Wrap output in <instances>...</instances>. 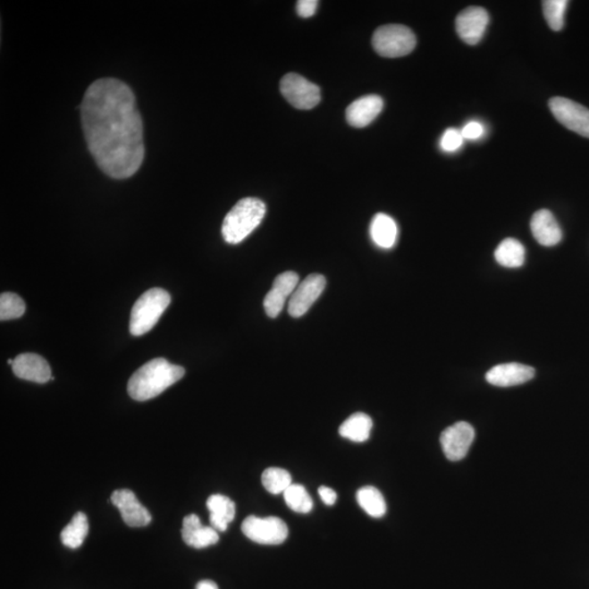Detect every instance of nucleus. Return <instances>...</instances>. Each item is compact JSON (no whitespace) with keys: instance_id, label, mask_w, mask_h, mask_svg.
I'll use <instances>...</instances> for the list:
<instances>
[{"instance_id":"obj_11","label":"nucleus","mask_w":589,"mask_h":589,"mask_svg":"<svg viewBox=\"0 0 589 589\" xmlns=\"http://www.w3.org/2000/svg\"><path fill=\"white\" fill-rule=\"evenodd\" d=\"M489 23V14L482 7H468L463 10L457 18V32L459 37L468 46H476L482 41Z\"/></svg>"},{"instance_id":"obj_27","label":"nucleus","mask_w":589,"mask_h":589,"mask_svg":"<svg viewBox=\"0 0 589 589\" xmlns=\"http://www.w3.org/2000/svg\"><path fill=\"white\" fill-rule=\"evenodd\" d=\"M26 313V304L21 297L14 293L0 295V320L7 321L21 318Z\"/></svg>"},{"instance_id":"obj_23","label":"nucleus","mask_w":589,"mask_h":589,"mask_svg":"<svg viewBox=\"0 0 589 589\" xmlns=\"http://www.w3.org/2000/svg\"><path fill=\"white\" fill-rule=\"evenodd\" d=\"M494 258L498 264L506 267H519L524 265V246L517 240L507 239L494 251Z\"/></svg>"},{"instance_id":"obj_10","label":"nucleus","mask_w":589,"mask_h":589,"mask_svg":"<svg viewBox=\"0 0 589 589\" xmlns=\"http://www.w3.org/2000/svg\"><path fill=\"white\" fill-rule=\"evenodd\" d=\"M326 280L321 274H310L306 277L303 283L297 286L293 295L290 297L289 314L293 318H300L307 314L319 299L325 289Z\"/></svg>"},{"instance_id":"obj_1","label":"nucleus","mask_w":589,"mask_h":589,"mask_svg":"<svg viewBox=\"0 0 589 589\" xmlns=\"http://www.w3.org/2000/svg\"><path fill=\"white\" fill-rule=\"evenodd\" d=\"M79 108L88 151L101 171L114 180L135 175L145 158V142L131 88L117 79H100L88 88Z\"/></svg>"},{"instance_id":"obj_16","label":"nucleus","mask_w":589,"mask_h":589,"mask_svg":"<svg viewBox=\"0 0 589 589\" xmlns=\"http://www.w3.org/2000/svg\"><path fill=\"white\" fill-rule=\"evenodd\" d=\"M383 110V100L379 96H366L350 104L346 110V120L350 126L364 128L370 125Z\"/></svg>"},{"instance_id":"obj_32","label":"nucleus","mask_w":589,"mask_h":589,"mask_svg":"<svg viewBox=\"0 0 589 589\" xmlns=\"http://www.w3.org/2000/svg\"><path fill=\"white\" fill-rule=\"evenodd\" d=\"M319 496L326 506H333L336 500H338V494H336L334 490L324 486L319 488Z\"/></svg>"},{"instance_id":"obj_28","label":"nucleus","mask_w":589,"mask_h":589,"mask_svg":"<svg viewBox=\"0 0 589 589\" xmlns=\"http://www.w3.org/2000/svg\"><path fill=\"white\" fill-rule=\"evenodd\" d=\"M567 0H546L543 2V16L553 31H561L564 27V13L568 8Z\"/></svg>"},{"instance_id":"obj_15","label":"nucleus","mask_w":589,"mask_h":589,"mask_svg":"<svg viewBox=\"0 0 589 589\" xmlns=\"http://www.w3.org/2000/svg\"><path fill=\"white\" fill-rule=\"evenodd\" d=\"M534 377V368L518 363L498 365L496 367L490 369L486 374V379L490 384L501 388L526 383Z\"/></svg>"},{"instance_id":"obj_30","label":"nucleus","mask_w":589,"mask_h":589,"mask_svg":"<svg viewBox=\"0 0 589 589\" xmlns=\"http://www.w3.org/2000/svg\"><path fill=\"white\" fill-rule=\"evenodd\" d=\"M460 132H462L464 139H468V140H477V139L483 137L484 130L482 123L478 122H470Z\"/></svg>"},{"instance_id":"obj_9","label":"nucleus","mask_w":589,"mask_h":589,"mask_svg":"<svg viewBox=\"0 0 589 589\" xmlns=\"http://www.w3.org/2000/svg\"><path fill=\"white\" fill-rule=\"evenodd\" d=\"M475 439L472 425L459 422L444 430L440 437L443 453L452 462L467 457Z\"/></svg>"},{"instance_id":"obj_33","label":"nucleus","mask_w":589,"mask_h":589,"mask_svg":"<svg viewBox=\"0 0 589 589\" xmlns=\"http://www.w3.org/2000/svg\"><path fill=\"white\" fill-rule=\"evenodd\" d=\"M197 589H219L215 582L206 580L198 583Z\"/></svg>"},{"instance_id":"obj_20","label":"nucleus","mask_w":589,"mask_h":589,"mask_svg":"<svg viewBox=\"0 0 589 589\" xmlns=\"http://www.w3.org/2000/svg\"><path fill=\"white\" fill-rule=\"evenodd\" d=\"M398 225L392 217L384 215V213H378L371 221L370 224V236L371 240L380 248L390 249L395 245L398 240Z\"/></svg>"},{"instance_id":"obj_29","label":"nucleus","mask_w":589,"mask_h":589,"mask_svg":"<svg viewBox=\"0 0 589 589\" xmlns=\"http://www.w3.org/2000/svg\"><path fill=\"white\" fill-rule=\"evenodd\" d=\"M463 141L462 132L454 130V128H449L443 133L440 146H442V150L445 152H455L462 147Z\"/></svg>"},{"instance_id":"obj_3","label":"nucleus","mask_w":589,"mask_h":589,"mask_svg":"<svg viewBox=\"0 0 589 589\" xmlns=\"http://www.w3.org/2000/svg\"><path fill=\"white\" fill-rule=\"evenodd\" d=\"M266 206L258 198H244L225 216L222 236L227 244L237 245L244 241L265 215Z\"/></svg>"},{"instance_id":"obj_13","label":"nucleus","mask_w":589,"mask_h":589,"mask_svg":"<svg viewBox=\"0 0 589 589\" xmlns=\"http://www.w3.org/2000/svg\"><path fill=\"white\" fill-rule=\"evenodd\" d=\"M299 276L293 271H287L275 277L273 286L266 294L264 306L265 314L274 319L283 310L285 301L293 295L299 286Z\"/></svg>"},{"instance_id":"obj_2","label":"nucleus","mask_w":589,"mask_h":589,"mask_svg":"<svg viewBox=\"0 0 589 589\" xmlns=\"http://www.w3.org/2000/svg\"><path fill=\"white\" fill-rule=\"evenodd\" d=\"M185 369L164 358H156L139 368L128 383V394L139 402L156 398L185 375Z\"/></svg>"},{"instance_id":"obj_6","label":"nucleus","mask_w":589,"mask_h":589,"mask_svg":"<svg viewBox=\"0 0 589 589\" xmlns=\"http://www.w3.org/2000/svg\"><path fill=\"white\" fill-rule=\"evenodd\" d=\"M241 531L250 541L260 544L283 543L289 536V528L283 519L275 517H247L241 525Z\"/></svg>"},{"instance_id":"obj_17","label":"nucleus","mask_w":589,"mask_h":589,"mask_svg":"<svg viewBox=\"0 0 589 589\" xmlns=\"http://www.w3.org/2000/svg\"><path fill=\"white\" fill-rule=\"evenodd\" d=\"M181 537L192 548L202 549L219 542V534L212 526H203L196 514H190L182 522Z\"/></svg>"},{"instance_id":"obj_18","label":"nucleus","mask_w":589,"mask_h":589,"mask_svg":"<svg viewBox=\"0 0 589 589\" xmlns=\"http://www.w3.org/2000/svg\"><path fill=\"white\" fill-rule=\"evenodd\" d=\"M531 230L534 240L544 247H552L562 240V231L551 211L539 210L532 217Z\"/></svg>"},{"instance_id":"obj_25","label":"nucleus","mask_w":589,"mask_h":589,"mask_svg":"<svg viewBox=\"0 0 589 589\" xmlns=\"http://www.w3.org/2000/svg\"><path fill=\"white\" fill-rule=\"evenodd\" d=\"M262 484L272 494L284 493L291 486V476L285 469L271 467L262 474Z\"/></svg>"},{"instance_id":"obj_4","label":"nucleus","mask_w":589,"mask_h":589,"mask_svg":"<svg viewBox=\"0 0 589 589\" xmlns=\"http://www.w3.org/2000/svg\"><path fill=\"white\" fill-rule=\"evenodd\" d=\"M170 304L171 295L158 287L142 294L132 307L130 324L131 335L141 336L155 328Z\"/></svg>"},{"instance_id":"obj_26","label":"nucleus","mask_w":589,"mask_h":589,"mask_svg":"<svg viewBox=\"0 0 589 589\" xmlns=\"http://www.w3.org/2000/svg\"><path fill=\"white\" fill-rule=\"evenodd\" d=\"M287 506L297 513H309L314 508L313 499L301 484H291L284 492Z\"/></svg>"},{"instance_id":"obj_21","label":"nucleus","mask_w":589,"mask_h":589,"mask_svg":"<svg viewBox=\"0 0 589 589\" xmlns=\"http://www.w3.org/2000/svg\"><path fill=\"white\" fill-rule=\"evenodd\" d=\"M373 419L367 414L356 413L341 425L339 433L341 437L353 442H366L373 430Z\"/></svg>"},{"instance_id":"obj_24","label":"nucleus","mask_w":589,"mask_h":589,"mask_svg":"<svg viewBox=\"0 0 589 589\" xmlns=\"http://www.w3.org/2000/svg\"><path fill=\"white\" fill-rule=\"evenodd\" d=\"M358 502L368 516L374 518L383 517L387 512V503L383 493L374 487H363L358 490Z\"/></svg>"},{"instance_id":"obj_19","label":"nucleus","mask_w":589,"mask_h":589,"mask_svg":"<svg viewBox=\"0 0 589 589\" xmlns=\"http://www.w3.org/2000/svg\"><path fill=\"white\" fill-rule=\"evenodd\" d=\"M210 511L211 526L217 532H225L230 523L234 521L236 514L235 502L223 494H213L206 501Z\"/></svg>"},{"instance_id":"obj_7","label":"nucleus","mask_w":589,"mask_h":589,"mask_svg":"<svg viewBox=\"0 0 589 589\" xmlns=\"http://www.w3.org/2000/svg\"><path fill=\"white\" fill-rule=\"evenodd\" d=\"M281 92L287 101L299 110H311L321 100L320 88L299 73H287L282 79Z\"/></svg>"},{"instance_id":"obj_12","label":"nucleus","mask_w":589,"mask_h":589,"mask_svg":"<svg viewBox=\"0 0 589 589\" xmlns=\"http://www.w3.org/2000/svg\"><path fill=\"white\" fill-rule=\"evenodd\" d=\"M111 502L122 513L123 522L130 527H143L150 524L152 517L150 512L142 506L136 494L130 489H121L114 492Z\"/></svg>"},{"instance_id":"obj_14","label":"nucleus","mask_w":589,"mask_h":589,"mask_svg":"<svg viewBox=\"0 0 589 589\" xmlns=\"http://www.w3.org/2000/svg\"><path fill=\"white\" fill-rule=\"evenodd\" d=\"M13 374L18 378L36 383H46L52 377V370L46 359L38 354H20L13 359Z\"/></svg>"},{"instance_id":"obj_8","label":"nucleus","mask_w":589,"mask_h":589,"mask_svg":"<svg viewBox=\"0 0 589 589\" xmlns=\"http://www.w3.org/2000/svg\"><path fill=\"white\" fill-rule=\"evenodd\" d=\"M549 107L556 120L564 127L582 137L589 138L588 108L566 97L551 98Z\"/></svg>"},{"instance_id":"obj_5","label":"nucleus","mask_w":589,"mask_h":589,"mask_svg":"<svg viewBox=\"0 0 589 589\" xmlns=\"http://www.w3.org/2000/svg\"><path fill=\"white\" fill-rule=\"evenodd\" d=\"M416 37L412 29L402 24H388L375 29L373 37L374 51L380 56L398 58L408 55L416 46Z\"/></svg>"},{"instance_id":"obj_22","label":"nucleus","mask_w":589,"mask_h":589,"mask_svg":"<svg viewBox=\"0 0 589 589\" xmlns=\"http://www.w3.org/2000/svg\"><path fill=\"white\" fill-rule=\"evenodd\" d=\"M88 533V521L86 514L78 512L74 514L71 523L63 529L61 534L62 543L66 547L77 549L82 546L84 539Z\"/></svg>"},{"instance_id":"obj_31","label":"nucleus","mask_w":589,"mask_h":589,"mask_svg":"<svg viewBox=\"0 0 589 589\" xmlns=\"http://www.w3.org/2000/svg\"><path fill=\"white\" fill-rule=\"evenodd\" d=\"M318 4L319 3L316 2V0H300V2L297 3V13H299L301 18L313 17L316 13V8H318Z\"/></svg>"}]
</instances>
